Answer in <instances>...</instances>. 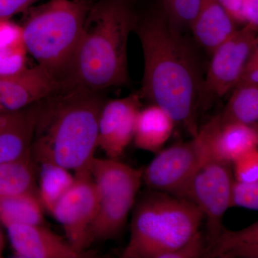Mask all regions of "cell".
Masks as SVG:
<instances>
[{
  "instance_id": "obj_16",
  "label": "cell",
  "mask_w": 258,
  "mask_h": 258,
  "mask_svg": "<svg viewBox=\"0 0 258 258\" xmlns=\"http://www.w3.org/2000/svg\"><path fill=\"white\" fill-rule=\"evenodd\" d=\"M236 23L217 0H201L190 29L197 43L212 54L237 31Z\"/></svg>"
},
{
  "instance_id": "obj_4",
  "label": "cell",
  "mask_w": 258,
  "mask_h": 258,
  "mask_svg": "<svg viewBox=\"0 0 258 258\" xmlns=\"http://www.w3.org/2000/svg\"><path fill=\"white\" fill-rule=\"evenodd\" d=\"M204 219L192 203L149 189L134 209L130 239L121 257L164 258L186 243Z\"/></svg>"
},
{
  "instance_id": "obj_24",
  "label": "cell",
  "mask_w": 258,
  "mask_h": 258,
  "mask_svg": "<svg viewBox=\"0 0 258 258\" xmlns=\"http://www.w3.org/2000/svg\"><path fill=\"white\" fill-rule=\"evenodd\" d=\"M234 179L242 182L258 181V149H250L232 161Z\"/></svg>"
},
{
  "instance_id": "obj_31",
  "label": "cell",
  "mask_w": 258,
  "mask_h": 258,
  "mask_svg": "<svg viewBox=\"0 0 258 258\" xmlns=\"http://www.w3.org/2000/svg\"><path fill=\"white\" fill-rule=\"evenodd\" d=\"M241 17L242 23L257 31L258 0H242Z\"/></svg>"
},
{
  "instance_id": "obj_29",
  "label": "cell",
  "mask_w": 258,
  "mask_h": 258,
  "mask_svg": "<svg viewBox=\"0 0 258 258\" xmlns=\"http://www.w3.org/2000/svg\"><path fill=\"white\" fill-rule=\"evenodd\" d=\"M237 84L258 86V47L246 62Z\"/></svg>"
},
{
  "instance_id": "obj_28",
  "label": "cell",
  "mask_w": 258,
  "mask_h": 258,
  "mask_svg": "<svg viewBox=\"0 0 258 258\" xmlns=\"http://www.w3.org/2000/svg\"><path fill=\"white\" fill-rule=\"evenodd\" d=\"M21 45H25L22 26L10 20H0V49Z\"/></svg>"
},
{
  "instance_id": "obj_5",
  "label": "cell",
  "mask_w": 258,
  "mask_h": 258,
  "mask_svg": "<svg viewBox=\"0 0 258 258\" xmlns=\"http://www.w3.org/2000/svg\"><path fill=\"white\" fill-rule=\"evenodd\" d=\"M89 9L83 0H52L34 10L22 26L27 51L57 81L76 50Z\"/></svg>"
},
{
  "instance_id": "obj_18",
  "label": "cell",
  "mask_w": 258,
  "mask_h": 258,
  "mask_svg": "<svg viewBox=\"0 0 258 258\" xmlns=\"http://www.w3.org/2000/svg\"><path fill=\"white\" fill-rule=\"evenodd\" d=\"M205 257H258V222L238 231L222 227L217 237L207 243Z\"/></svg>"
},
{
  "instance_id": "obj_23",
  "label": "cell",
  "mask_w": 258,
  "mask_h": 258,
  "mask_svg": "<svg viewBox=\"0 0 258 258\" xmlns=\"http://www.w3.org/2000/svg\"><path fill=\"white\" fill-rule=\"evenodd\" d=\"M164 15L182 30L190 28L200 9L201 0H161Z\"/></svg>"
},
{
  "instance_id": "obj_14",
  "label": "cell",
  "mask_w": 258,
  "mask_h": 258,
  "mask_svg": "<svg viewBox=\"0 0 258 258\" xmlns=\"http://www.w3.org/2000/svg\"><path fill=\"white\" fill-rule=\"evenodd\" d=\"M204 126L208 132L210 156L217 160L232 164L244 153L257 147V125L222 123L216 115Z\"/></svg>"
},
{
  "instance_id": "obj_6",
  "label": "cell",
  "mask_w": 258,
  "mask_h": 258,
  "mask_svg": "<svg viewBox=\"0 0 258 258\" xmlns=\"http://www.w3.org/2000/svg\"><path fill=\"white\" fill-rule=\"evenodd\" d=\"M91 174L99 195L98 212L90 229L93 243L114 238L123 230L143 181V170L118 159L95 157Z\"/></svg>"
},
{
  "instance_id": "obj_10",
  "label": "cell",
  "mask_w": 258,
  "mask_h": 258,
  "mask_svg": "<svg viewBox=\"0 0 258 258\" xmlns=\"http://www.w3.org/2000/svg\"><path fill=\"white\" fill-rule=\"evenodd\" d=\"M99 195L91 174L74 176V181L51 214L63 227L69 242L78 252L91 245L90 229L98 212Z\"/></svg>"
},
{
  "instance_id": "obj_13",
  "label": "cell",
  "mask_w": 258,
  "mask_h": 258,
  "mask_svg": "<svg viewBox=\"0 0 258 258\" xmlns=\"http://www.w3.org/2000/svg\"><path fill=\"white\" fill-rule=\"evenodd\" d=\"M17 257L81 258L69 242L42 225L13 224L7 227Z\"/></svg>"
},
{
  "instance_id": "obj_20",
  "label": "cell",
  "mask_w": 258,
  "mask_h": 258,
  "mask_svg": "<svg viewBox=\"0 0 258 258\" xmlns=\"http://www.w3.org/2000/svg\"><path fill=\"white\" fill-rule=\"evenodd\" d=\"M30 192L38 194L31 154L0 164V198Z\"/></svg>"
},
{
  "instance_id": "obj_32",
  "label": "cell",
  "mask_w": 258,
  "mask_h": 258,
  "mask_svg": "<svg viewBox=\"0 0 258 258\" xmlns=\"http://www.w3.org/2000/svg\"><path fill=\"white\" fill-rule=\"evenodd\" d=\"M220 5L235 20L236 23H242L241 9H242V0H217Z\"/></svg>"
},
{
  "instance_id": "obj_2",
  "label": "cell",
  "mask_w": 258,
  "mask_h": 258,
  "mask_svg": "<svg viewBox=\"0 0 258 258\" xmlns=\"http://www.w3.org/2000/svg\"><path fill=\"white\" fill-rule=\"evenodd\" d=\"M137 22L123 0L90 8L76 50L57 79L60 91L101 93L128 83V38Z\"/></svg>"
},
{
  "instance_id": "obj_19",
  "label": "cell",
  "mask_w": 258,
  "mask_h": 258,
  "mask_svg": "<svg viewBox=\"0 0 258 258\" xmlns=\"http://www.w3.org/2000/svg\"><path fill=\"white\" fill-rule=\"evenodd\" d=\"M43 210L38 194L0 198V221L6 227L13 224L43 225Z\"/></svg>"
},
{
  "instance_id": "obj_7",
  "label": "cell",
  "mask_w": 258,
  "mask_h": 258,
  "mask_svg": "<svg viewBox=\"0 0 258 258\" xmlns=\"http://www.w3.org/2000/svg\"><path fill=\"white\" fill-rule=\"evenodd\" d=\"M231 164L210 157L174 196L192 203L206 219L207 243L220 233L222 218L230 208L233 181Z\"/></svg>"
},
{
  "instance_id": "obj_26",
  "label": "cell",
  "mask_w": 258,
  "mask_h": 258,
  "mask_svg": "<svg viewBox=\"0 0 258 258\" xmlns=\"http://www.w3.org/2000/svg\"><path fill=\"white\" fill-rule=\"evenodd\" d=\"M27 53L25 45L0 49V76H14L28 69Z\"/></svg>"
},
{
  "instance_id": "obj_8",
  "label": "cell",
  "mask_w": 258,
  "mask_h": 258,
  "mask_svg": "<svg viewBox=\"0 0 258 258\" xmlns=\"http://www.w3.org/2000/svg\"><path fill=\"white\" fill-rule=\"evenodd\" d=\"M210 157L205 126L187 142L161 150L143 171V180L150 189L175 195Z\"/></svg>"
},
{
  "instance_id": "obj_21",
  "label": "cell",
  "mask_w": 258,
  "mask_h": 258,
  "mask_svg": "<svg viewBox=\"0 0 258 258\" xmlns=\"http://www.w3.org/2000/svg\"><path fill=\"white\" fill-rule=\"evenodd\" d=\"M232 91L223 111L217 115L220 122L257 125L258 86L237 84Z\"/></svg>"
},
{
  "instance_id": "obj_3",
  "label": "cell",
  "mask_w": 258,
  "mask_h": 258,
  "mask_svg": "<svg viewBox=\"0 0 258 258\" xmlns=\"http://www.w3.org/2000/svg\"><path fill=\"white\" fill-rule=\"evenodd\" d=\"M105 102L101 93L80 91H60L37 102L32 160L60 166L75 176L91 174Z\"/></svg>"
},
{
  "instance_id": "obj_30",
  "label": "cell",
  "mask_w": 258,
  "mask_h": 258,
  "mask_svg": "<svg viewBox=\"0 0 258 258\" xmlns=\"http://www.w3.org/2000/svg\"><path fill=\"white\" fill-rule=\"evenodd\" d=\"M35 0H0V20H10L28 8Z\"/></svg>"
},
{
  "instance_id": "obj_9",
  "label": "cell",
  "mask_w": 258,
  "mask_h": 258,
  "mask_svg": "<svg viewBox=\"0 0 258 258\" xmlns=\"http://www.w3.org/2000/svg\"><path fill=\"white\" fill-rule=\"evenodd\" d=\"M257 32L244 25L213 51L204 77L202 109L235 87L246 62L258 47Z\"/></svg>"
},
{
  "instance_id": "obj_22",
  "label": "cell",
  "mask_w": 258,
  "mask_h": 258,
  "mask_svg": "<svg viewBox=\"0 0 258 258\" xmlns=\"http://www.w3.org/2000/svg\"><path fill=\"white\" fill-rule=\"evenodd\" d=\"M40 187L38 196L44 209L51 211L55 204L71 187L74 176L69 170L55 164H40Z\"/></svg>"
},
{
  "instance_id": "obj_33",
  "label": "cell",
  "mask_w": 258,
  "mask_h": 258,
  "mask_svg": "<svg viewBox=\"0 0 258 258\" xmlns=\"http://www.w3.org/2000/svg\"><path fill=\"white\" fill-rule=\"evenodd\" d=\"M4 237H3L1 230H0V257H2V254H3V249H4Z\"/></svg>"
},
{
  "instance_id": "obj_25",
  "label": "cell",
  "mask_w": 258,
  "mask_h": 258,
  "mask_svg": "<svg viewBox=\"0 0 258 258\" xmlns=\"http://www.w3.org/2000/svg\"><path fill=\"white\" fill-rule=\"evenodd\" d=\"M240 207L251 210L258 209V181H232L230 192V208Z\"/></svg>"
},
{
  "instance_id": "obj_1",
  "label": "cell",
  "mask_w": 258,
  "mask_h": 258,
  "mask_svg": "<svg viewBox=\"0 0 258 258\" xmlns=\"http://www.w3.org/2000/svg\"><path fill=\"white\" fill-rule=\"evenodd\" d=\"M144 57L142 98L161 107L192 137L198 134L204 76L198 52L164 13L137 20Z\"/></svg>"
},
{
  "instance_id": "obj_17",
  "label": "cell",
  "mask_w": 258,
  "mask_h": 258,
  "mask_svg": "<svg viewBox=\"0 0 258 258\" xmlns=\"http://www.w3.org/2000/svg\"><path fill=\"white\" fill-rule=\"evenodd\" d=\"M174 120L155 104L141 108L137 114L133 141L136 147L147 152H160L174 131Z\"/></svg>"
},
{
  "instance_id": "obj_15",
  "label": "cell",
  "mask_w": 258,
  "mask_h": 258,
  "mask_svg": "<svg viewBox=\"0 0 258 258\" xmlns=\"http://www.w3.org/2000/svg\"><path fill=\"white\" fill-rule=\"evenodd\" d=\"M37 103L15 112L0 113V164L30 154Z\"/></svg>"
},
{
  "instance_id": "obj_11",
  "label": "cell",
  "mask_w": 258,
  "mask_h": 258,
  "mask_svg": "<svg viewBox=\"0 0 258 258\" xmlns=\"http://www.w3.org/2000/svg\"><path fill=\"white\" fill-rule=\"evenodd\" d=\"M142 99L140 93H133L106 101L102 107L98 120V147L109 159H118L133 141Z\"/></svg>"
},
{
  "instance_id": "obj_12",
  "label": "cell",
  "mask_w": 258,
  "mask_h": 258,
  "mask_svg": "<svg viewBox=\"0 0 258 258\" xmlns=\"http://www.w3.org/2000/svg\"><path fill=\"white\" fill-rule=\"evenodd\" d=\"M60 91L57 79L40 66L0 76V113L25 109Z\"/></svg>"
},
{
  "instance_id": "obj_27",
  "label": "cell",
  "mask_w": 258,
  "mask_h": 258,
  "mask_svg": "<svg viewBox=\"0 0 258 258\" xmlns=\"http://www.w3.org/2000/svg\"><path fill=\"white\" fill-rule=\"evenodd\" d=\"M207 240L205 234L200 230L186 243L173 252L166 254L164 258H200L205 257Z\"/></svg>"
}]
</instances>
